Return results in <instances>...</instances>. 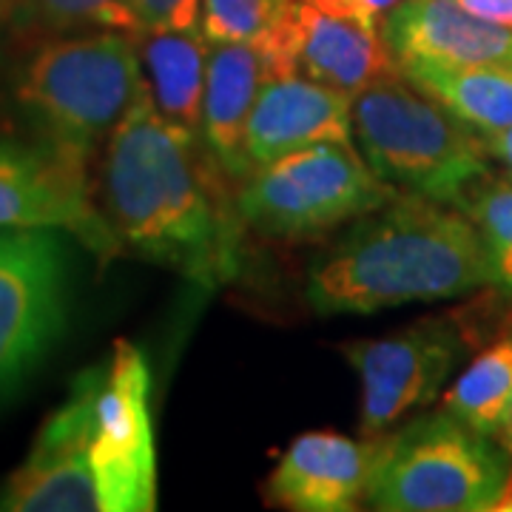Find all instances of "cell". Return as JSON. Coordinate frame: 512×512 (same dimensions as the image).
Masks as SVG:
<instances>
[{
	"mask_svg": "<svg viewBox=\"0 0 512 512\" xmlns=\"http://www.w3.org/2000/svg\"><path fill=\"white\" fill-rule=\"evenodd\" d=\"M225 180L200 134L165 120L146 86L103 146L97 205L123 251L214 291L242 259L245 222Z\"/></svg>",
	"mask_w": 512,
	"mask_h": 512,
	"instance_id": "cell-1",
	"label": "cell"
},
{
	"mask_svg": "<svg viewBox=\"0 0 512 512\" xmlns=\"http://www.w3.org/2000/svg\"><path fill=\"white\" fill-rule=\"evenodd\" d=\"M157 444L146 353L117 339L37 430L0 490L6 512H151Z\"/></svg>",
	"mask_w": 512,
	"mask_h": 512,
	"instance_id": "cell-2",
	"label": "cell"
},
{
	"mask_svg": "<svg viewBox=\"0 0 512 512\" xmlns=\"http://www.w3.org/2000/svg\"><path fill=\"white\" fill-rule=\"evenodd\" d=\"M487 285L493 256L476 222L456 205L399 191L313 262L305 299L319 316L376 313Z\"/></svg>",
	"mask_w": 512,
	"mask_h": 512,
	"instance_id": "cell-3",
	"label": "cell"
},
{
	"mask_svg": "<svg viewBox=\"0 0 512 512\" xmlns=\"http://www.w3.org/2000/svg\"><path fill=\"white\" fill-rule=\"evenodd\" d=\"M143 89L137 35L92 29L43 40L18 66L12 97L37 140L89 165Z\"/></svg>",
	"mask_w": 512,
	"mask_h": 512,
	"instance_id": "cell-4",
	"label": "cell"
},
{
	"mask_svg": "<svg viewBox=\"0 0 512 512\" xmlns=\"http://www.w3.org/2000/svg\"><path fill=\"white\" fill-rule=\"evenodd\" d=\"M353 137L384 183L456 208L493 174L484 134L402 72L353 97Z\"/></svg>",
	"mask_w": 512,
	"mask_h": 512,
	"instance_id": "cell-5",
	"label": "cell"
},
{
	"mask_svg": "<svg viewBox=\"0 0 512 512\" xmlns=\"http://www.w3.org/2000/svg\"><path fill=\"white\" fill-rule=\"evenodd\" d=\"M512 458L447 410L382 436V458L367 504L384 512H495Z\"/></svg>",
	"mask_w": 512,
	"mask_h": 512,
	"instance_id": "cell-6",
	"label": "cell"
},
{
	"mask_svg": "<svg viewBox=\"0 0 512 512\" xmlns=\"http://www.w3.org/2000/svg\"><path fill=\"white\" fill-rule=\"evenodd\" d=\"M396 194L356 146L316 143L254 168L239 183L237 208L262 237L308 239L359 220Z\"/></svg>",
	"mask_w": 512,
	"mask_h": 512,
	"instance_id": "cell-7",
	"label": "cell"
},
{
	"mask_svg": "<svg viewBox=\"0 0 512 512\" xmlns=\"http://www.w3.org/2000/svg\"><path fill=\"white\" fill-rule=\"evenodd\" d=\"M69 248L60 231H0V402L66 328Z\"/></svg>",
	"mask_w": 512,
	"mask_h": 512,
	"instance_id": "cell-8",
	"label": "cell"
},
{
	"mask_svg": "<svg viewBox=\"0 0 512 512\" xmlns=\"http://www.w3.org/2000/svg\"><path fill=\"white\" fill-rule=\"evenodd\" d=\"M72 234L103 262L123 251L94 202L89 165L49 143L0 140V231Z\"/></svg>",
	"mask_w": 512,
	"mask_h": 512,
	"instance_id": "cell-9",
	"label": "cell"
},
{
	"mask_svg": "<svg viewBox=\"0 0 512 512\" xmlns=\"http://www.w3.org/2000/svg\"><path fill=\"white\" fill-rule=\"evenodd\" d=\"M461 350L456 325L436 319L342 350L362 382V436H382L407 413L436 402Z\"/></svg>",
	"mask_w": 512,
	"mask_h": 512,
	"instance_id": "cell-10",
	"label": "cell"
},
{
	"mask_svg": "<svg viewBox=\"0 0 512 512\" xmlns=\"http://www.w3.org/2000/svg\"><path fill=\"white\" fill-rule=\"evenodd\" d=\"M256 49L268 77L299 74L350 97L399 72L379 29L328 15L311 0H293L282 26Z\"/></svg>",
	"mask_w": 512,
	"mask_h": 512,
	"instance_id": "cell-11",
	"label": "cell"
},
{
	"mask_svg": "<svg viewBox=\"0 0 512 512\" xmlns=\"http://www.w3.org/2000/svg\"><path fill=\"white\" fill-rule=\"evenodd\" d=\"M382 436L348 439L305 433L291 441L268 478L271 501L293 512H348L367 501Z\"/></svg>",
	"mask_w": 512,
	"mask_h": 512,
	"instance_id": "cell-12",
	"label": "cell"
},
{
	"mask_svg": "<svg viewBox=\"0 0 512 512\" xmlns=\"http://www.w3.org/2000/svg\"><path fill=\"white\" fill-rule=\"evenodd\" d=\"M316 143L356 146L353 97L308 77H268L245 131L248 174Z\"/></svg>",
	"mask_w": 512,
	"mask_h": 512,
	"instance_id": "cell-13",
	"label": "cell"
},
{
	"mask_svg": "<svg viewBox=\"0 0 512 512\" xmlns=\"http://www.w3.org/2000/svg\"><path fill=\"white\" fill-rule=\"evenodd\" d=\"M379 32L396 63L512 66V29L478 18L458 0H402Z\"/></svg>",
	"mask_w": 512,
	"mask_h": 512,
	"instance_id": "cell-14",
	"label": "cell"
},
{
	"mask_svg": "<svg viewBox=\"0 0 512 512\" xmlns=\"http://www.w3.org/2000/svg\"><path fill=\"white\" fill-rule=\"evenodd\" d=\"M265 60L251 43H208V77L202 100V143L228 180H245V131L262 86Z\"/></svg>",
	"mask_w": 512,
	"mask_h": 512,
	"instance_id": "cell-15",
	"label": "cell"
},
{
	"mask_svg": "<svg viewBox=\"0 0 512 512\" xmlns=\"http://www.w3.org/2000/svg\"><path fill=\"white\" fill-rule=\"evenodd\" d=\"M146 86L157 111L177 126L202 128V100L208 77V40L197 29L137 35Z\"/></svg>",
	"mask_w": 512,
	"mask_h": 512,
	"instance_id": "cell-16",
	"label": "cell"
},
{
	"mask_svg": "<svg viewBox=\"0 0 512 512\" xmlns=\"http://www.w3.org/2000/svg\"><path fill=\"white\" fill-rule=\"evenodd\" d=\"M396 69L481 134L512 126V66H447L433 60H404L396 63Z\"/></svg>",
	"mask_w": 512,
	"mask_h": 512,
	"instance_id": "cell-17",
	"label": "cell"
},
{
	"mask_svg": "<svg viewBox=\"0 0 512 512\" xmlns=\"http://www.w3.org/2000/svg\"><path fill=\"white\" fill-rule=\"evenodd\" d=\"M512 402V330L478 353L456 382L441 396V410L456 416L473 430L493 436Z\"/></svg>",
	"mask_w": 512,
	"mask_h": 512,
	"instance_id": "cell-18",
	"label": "cell"
},
{
	"mask_svg": "<svg viewBox=\"0 0 512 512\" xmlns=\"http://www.w3.org/2000/svg\"><path fill=\"white\" fill-rule=\"evenodd\" d=\"M15 23L40 35L120 29L137 35L126 0H12Z\"/></svg>",
	"mask_w": 512,
	"mask_h": 512,
	"instance_id": "cell-19",
	"label": "cell"
},
{
	"mask_svg": "<svg viewBox=\"0 0 512 512\" xmlns=\"http://www.w3.org/2000/svg\"><path fill=\"white\" fill-rule=\"evenodd\" d=\"M293 0H202L200 32L208 43L262 46L288 18Z\"/></svg>",
	"mask_w": 512,
	"mask_h": 512,
	"instance_id": "cell-20",
	"label": "cell"
},
{
	"mask_svg": "<svg viewBox=\"0 0 512 512\" xmlns=\"http://www.w3.org/2000/svg\"><path fill=\"white\" fill-rule=\"evenodd\" d=\"M461 211L476 222L484 234V242L493 256L495 285L512 293V177L490 174L484 183H478L467 200L461 202Z\"/></svg>",
	"mask_w": 512,
	"mask_h": 512,
	"instance_id": "cell-21",
	"label": "cell"
},
{
	"mask_svg": "<svg viewBox=\"0 0 512 512\" xmlns=\"http://www.w3.org/2000/svg\"><path fill=\"white\" fill-rule=\"evenodd\" d=\"M202 0H126L137 23V35L146 32H177L200 26Z\"/></svg>",
	"mask_w": 512,
	"mask_h": 512,
	"instance_id": "cell-22",
	"label": "cell"
},
{
	"mask_svg": "<svg viewBox=\"0 0 512 512\" xmlns=\"http://www.w3.org/2000/svg\"><path fill=\"white\" fill-rule=\"evenodd\" d=\"M311 3L319 6L322 12H328V15L359 20V23L370 26V29H379L384 15L390 9H396L402 0H311Z\"/></svg>",
	"mask_w": 512,
	"mask_h": 512,
	"instance_id": "cell-23",
	"label": "cell"
},
{
	"mask_svg": "<svg viewBox=\"0 0 512 512\" xmlns=\"http://www.w3.org/2000/svg\"><path fill=\"white\" fill-rule=\"evenodd\" d=\"M458 3L478 18L512 29V0H458Z\"/></svg>",
	"mask_w": 512,
	"mask_h": 512,
	"instance_id": "cell-24",
	"label": "cell"
},
{
	"mask_svg": "<svg viewBox=\"0 0 512 512\" xmlns=\"http://www.w3.org/2000/svg\"><path fill=\"white\" fill-rule=\"evenodd\" d=\"M487 148H490V157L507 168V174L512 177V126L504 131H495V134H484Z\"/></svg>",
	"mask_w": 512,
	"mask_h": 512,
	"instance_id": "cell-25",
	"label": "cell"
},
{
	"mask_svg": "<svg viewBox=\"0 0 512 512\" xmlns=\"http://www.w3.org/2000/svg\"><path fill=\"white\" fill-rule=\"evenodd\" d=\"M495 441L504 447V453L512 458V402L507 407V413H504V421H501V427H498V433H495Z\"/></svg>",
	"mask_w": 512,
	"mask_h": 512,
	"instance_id": "cell-26",
	"label": "cell"
},
{
	"mask_svg": "<svg viewBox=\"0 0 512 512\" xmlns=\"http://www.w3.org/2000/svg\"><path fill=\"white\" fill-rule=\"evenodd\" d=\"M15 23V12H12V0H0V32Z\"/></svg>",
	"mask_w": 512,
	"mask_h": 512,
	"instance_id": "cell-27",
	"label": "cell"
},
{
	"mask_svg": "<svg viewBox=\"0 0 512 512\" xmlns=\"http://www.w3.org/2000/svg\"><path fill=\"white\" fill-rule=\"evenodd\" d=\"M495 512H512V476L507 481V490L501 495V501H498V510Z\"/></svg>",
	"mask_w": 512,
	"mask_h": 512,
	"instance_id": "cell-28",
	"label": "cell"
}]
</instances>
